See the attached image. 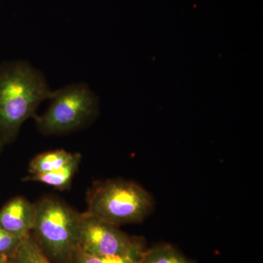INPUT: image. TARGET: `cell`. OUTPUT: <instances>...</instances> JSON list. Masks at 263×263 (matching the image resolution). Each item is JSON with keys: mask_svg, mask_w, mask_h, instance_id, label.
Instances as JSON below:
<instances>
[{"mask_svg": "<svg viewBox=\"0 0 263 263\" xmlns=\"http://www.w3.org/2000/svg\"><path fill=\"white\" fill-rule=\"evenodd\" d=\"M32 234L52 263H71L79 249L81 213L65 202L44 197L35 203Z\"/></svg>", "mask_w": 263, "mask_h": 263, "instance_id": "cell-3", "label": "cell"}, {"mask_svg": "<svg viewBox=\"0 0 263 263\" xmlns=\"http://www.w3.org/2000/svg\"><path fill=\"white\" fill-rule=\"evenodd\" d=\"M86 213L117 227L143 222L154 210L152 195L133 181H98L86 195Z\"/></svg>", "mask_w": 263, "mask_h": 263, "instance_id": "cell-2", "label": "cell"}, {"mask_svg": "<svg viewBox=\"0 0 263 263\" xmlns=\"http://www.w3.org/2000/svg\"><path fill=\"white\" fill-rule=\"evenodd\" d=\"M44 75L22 60L0 65V139L10 143L52 93Z\"/></svg>", "mask_w": 263, "mask_h": 263, "instance_id": "cell-1", "label": "cell"}, {"mask_svg": "<svg viewBox=\"0 0 263 263\" xmlns=\"http://www.w3.org/2000/svg\"><path fill=\"white\" fill-rule=\"evenodd\" d=\"M146 248L141 237L130 236L119 227L90 215L81 214L79 249L99 257H118Z\"/></svg>", "mask_w": 263, "mask_h": 263, "instance_id": "cell-5", "label": "cell"}, {"mask_svg": "<svg viewBox=\"0 0 263 263\" xmlns=\"http://www.w3.org/2000/svg\"><path fill=\"white\" fill-rule=\"evenodd\" d=\"M10 263H52L40 248L32 234L22 240L14 254L10 257Z\"/></svg>", "mask_w": 263, "mask_h": 263, "instance_id": "cell-10", "label": "cell"}, {"mask_svg": "<svg viewBox=\"0 0 263 263\" xmlns=\"http://www.w3.org/2000/svg\"><path fill=\"white\" fill-rule=\"evenodd\" d=\"M138 263H195L169 243H159L146 249Z\"/></svg>", "mask_w": 263, "mask_h": 263, "instance_id": "cell-9", "label": "cell"}, {"mask_svg": "<svg viewBox=\"0 0 263 263\" xmlns=\"http://www.w3.org/2000/svg\"><path fill=\"white\" fill-rule=\"evenodd\" d=\"M0 263H10V258L4 256H0Z\"/></svg>", "mask_w": 263, "mask_h": 263, "instance_id": "cell-13", "label": "cell"}, {"mask_svg": "<svg viewBox=\"0 0 263 263\" xmlns=\"http://www.w3.org/2000/svg\"><path fill=\"white\" fill-rule=\"evenodd\" d=\"M75 154L63 149L40 154L29 163V175L45 174L60 168L72 160Z\"/></svg>", "mask_w": 263, "mask_h": 263, "instance_id": "cell-8", "label": "cell"}, {"mask_svg": "<svg viewBox=\"0 0 263 263\" xmlns=\"http://www.w3.org/2000/svg\"><path fill=\"white\" fill-rule=\"evenodd\" d=\"M35 214V203L24 197H14L0 209V228L23 239L32 232Z\"/></svg>", "mask_w": 263, "mask_h": 263, "instance_id": "cell-6", "label": "cell"}, {"mask_svg": "<svg viewBox=\"0 0 263 263\" xmlns=\"http://www.w3.org/2000/svg\"><path fill=\"white\" fill-rule=\"evenodd\" d=\"M146 249H139L133 253L118 257H99L78 249L71 263H138Z\"/></svg>", "mask_w": 263, "mask_h": 263, "instance_id": "cell-11", "label": "cell"}, {"mask_svg": "<svg viewBox=\"0 0 263 263\" xmlns=\"http://www.w3.org/2000/svg\"><path fill=\"white\" fill-rule=\"evenodd\" d=\"M81 155L76 153L72 160L60 168L45 174L29 175L24 181L41 182L57 189L65 190L70 188L72 180L79 169Z\"/></svg>", "mask_w": 263, "mask_h": 263, "instance_id": "cell-7", "label": "cell"}, {"mask_svg": "<svg viewBox=\"0 0 263 263\" xmlns=\"http://www.w3.org/2000/svg\"><path fill=\"white\" fill-rule=\"evenodd\" d=\"M22 240L0 228V256L10 258Z\"/></svg>", "mask_w": 263, "mask_h": 263, "instance_id": "cell-12", "label": "cell"}, {"mask_svg": "<svg viewBox=\"0 0 263 263\" xmlns=\"http://www.w3.org/2000/svg\"><path fill=\"white\" fill-rule=\"evenodd\" d=\"M49 107L34 116L36 127L43 135L57 136L82 129L99 113V99L85 83H74L52 91Z\"/></svg>", "mask_w": 263, "mask_h": 263, "instance_id": "cell-4", "label": "cell"}, {"mask_svg": "<svg viewBox=\"0 0 263 263\" xmlns=\"http://www.w3.org/2000/svg\"><path fill=\"white\" fill-rule=\"evenodd\" d=\"M3 142H2L1 139H0V150H1V147L3 146Z\"/></svg>", "mask_w": 263, "mask_h": 263, "instance_id": "cell-14", "label": "cell"}]
</instances>
